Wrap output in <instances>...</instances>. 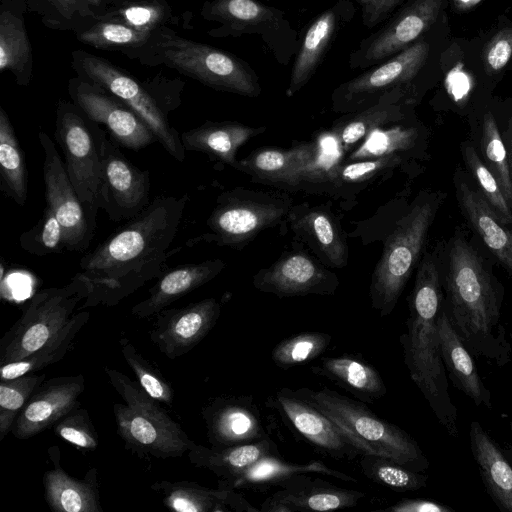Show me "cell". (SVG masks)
<instances>
[{
  "mask_svg": "<svg viewBox=\"0 0 512 512\" xmlns=\"http://www.w3.org/2000/svg\"><path fill=\"white\" fill-rule=\"evenodd\" d=\"M188 201L187 194L155 197L145 210L86 253L79 267L92 292L79 310L115 306L159 278Z\"/></svg>",
  "mask_w": 512,
  "mask_h": 512,
  "instance_id": "obj_1",
  "label": "cell"
},
{
  "mask_svg": "<svg viewBox=\"0 0 512 512\" xmlns=\"http://www.w3.org/2000/svg\"><path fill=\"white\" fill-rule=\"evenodd\" d=\"M443 304L472 355L497 367L512 360V343L501 320L502 294L477 252L454 238L449 252Z\"/></svg>",
  "mask_w": 512,
  "mask_h": 512,
  "instance_id": "obj_2",
  "label": "cell"
},
{
  "mask_svg": "<svg viewBox=\"0 0 512 512\" xmlns=\"http://www.w3.org/2000/svg\"><path fill=\"white\" fill-rule=\"evenodd\" d=\"M443 303L437 265L431 256L426 255L419 265L410 296L407 330L399 340L410 378L438 422L450 436L457 438L458 411L450 396L438 334V318Z\"/></svg>",
  "mask_w": 512,
  "mask_h": 512,
  "instance_id": "obj_3",
  "label": "cell"
},
{
  "mask_svg": "<svg viewBox=\"0 0 512 512\" xmlns=\"http://www.w3.org/2000/svg\"><path fill=\"white\" fill-rule=\"evenodd\" d=\"M294 391L327 416L361 455L385 457L417 472L428 469L430 463L415 439L373 413L362 401L327 387Z\"/></svg>",
  "mask_w": 512,
  "mask_h": 512,
  "instance_id": "obj_4",
  "label": "cell"
},
{
  "mask_svg": "<svg viewBox=\"0 0 512 512\" xmlns=\"http://www.w3.org/2000/svg\"><path fill=\"white\" fill-rule=\"evenodd\" d=\"M104 370L112 387L124 400L113 405V413L117 434L126 449L157 459L178 458L188 453L195 442L158 401L122 372L110 367Z\"/></svg>",
  "mask_w": 512,
  "mask_h": 512,
  "instance_id": "obj_5",
  "label": "cell"
},
{
  "mask_svg": "<svg viewBox=\"0 0 512 512\" xmlns=\"http://www.w3.org/2000/svg\"><path fill=\"white\" fill-rule=\"evenodd\" d=\"M91 292L90 281L79 272L64 286L35 293L0 341L1 365L22 359L49 342Z\"/></svg>",
  "mask_w": 512,
  "mask_h": 512,
  "instance_id": "obj_6",
  "label": "cell"
},
{
  "mask_svg": "<svg viewBox=\"0 0 512 512\" xmlns=\"http://www.w3.org/2000/svg\"><path fill=\"white\" fill-rule=\"evenodd\" d=\"M436 209L434 200L417 201L387 237L369 287L371 306L381 317L395 309L419 258Z\"/></svg>",
  "mask_w": 512,
  "mask_h": 512,
  "instance_id": "obj_7",
  "label": "cell"
},
{
  "mask_svg": "<svg viewBox=\"0 0 512 512\" xmlns=\"http://www.w3.org/2000/svg\"><path fill=\"white\" fill-rule=\"evenodd\" d=\"M292 199L281 193L237 187L221 193L207 219L209 232L188 243L205 241L240 248L260 232L286 220Z\"/></svg>",
  "mask_w": 512,
  "mask_h": 512,
  "instance_id": "obj_8",
  "label": "cell"
},
{
  "mask_svg": "<svg viewBox=\"0 0 512 512\" xmlns=\"http://www.w3.org/2000/svg\"><path fill=\"white\" fill-rule=\"evenodd\" d=\"M158 48L168 66L212 89L249 98L262 93L255 70L232 53L179 36H164Z\"/></svg>",
  "mask_w": 512,
  "mask_h": 512,
  "instance_id": "obj_9",
  "label": "cell"
},
{
  "mask_svg": "<svg viewBox=\"0 0 512 512\" xmlns=\"http://www.w3.org/2000/svg\"><path fill=\"white\" fill-rule=\"evenodd\" d=\"M429 50L426 41L418 40L388 60L341 83L331 94L332 110L349 114L387 99L406 101L410 85L427 62Z\"/></svg>",
  "mask_w": 512,
  "mask_h": 512,
  "instance_id": "obj_10",
  "label": "cell"
},
{
  "mask_svg": "<svg viewBox=\"0 0 512 512\" xmlns=\"http://www.w3.org/2000/svg\"><path fill=\"white\" fill-rule=\"evenodd\" d=\"M54 138L64 154L68 176L80 200L99 209L97 198L106 132L75 104L60 103Z\"/></svg>",
  "mask_w": 512,
  "mask_h": 512,
  "instance_id": "obj_11",
  "label": "cell"
},
{
  "mask_svg": "<svg viewBox=\"0 0 512 512\" xmlns=\"http://www.w3.org/2000/svg\"><path fill=\"white\" fill-rule=\"evenodd\" d=\"M203 15L221 24L211 31L213 36L257 35L282 65L299 50L301 39L284 11L259 0H212Z\"/></svg>",
  "mask_w": 512,
  "mask_h": 512,
  "instance_id": "obj_12",
  "label": "cell"
},
{
  "mask_svg": "<svg viewBox=\"0 0 512 512\" xmlns=\"http://www.w3.org/2000/svg\"><path fill=\"white\" fill-rule=\"evenodd\" d=\"M38 138L44 152L46 206L53 211L65 232L66 250L83 253L94 237L98 209L80 200L51 137L39 131Z\"/></svg>",
  "mask_w": 512,
  "mask_h": 512,
  "instance_id": "obj_13",
  "label": "cell"
},
{
  "mask_svg": "<svg viewBox=\"0 0 512 512\" xmlns=\"http://www.w3.org/2000/svg\"><path fill=\"white\" fill-rule=\"evenodd\" d=\"M80 64L93 84L119 98L145 122L170 156L178 162L184 161L186 150L182 145L181 135L170 124L156 100L138 81L108 61L93 55L82 54Z\"/></svg>",
  "mask_w": 512,
  "mask_h": 512,
  "instance_id": "obj_14",
  "label": "cell"
},
{
  "mask_svg": "<svg viewBox=\"0 0 512 512\" xmlns=\"http://www.w3.org/2000/svg\"><path fill=\"white\" fill-rule=\"evenodd\" d=\"M443 0H412L386 20L380 28L363 38L349 54L353 70L380 64L413 45L435 22Z\"/></svg>",
  "mask_w": 512,
  "mask_h": 512,
  "instance_id": "obj_15",
  "label": "cell"
},
{
  "mask_svg": "<svg viewBox=\"0 0 512 512\" xmlns=\"http://www.w3.org/2000/svg\"><path fill=\"white\" fill-rule=\"evenodd\" d=\"M233 168L254 182L290 192L313 189L323 171L316 142H303L289 149L258 148L237 160Z\"/></svg>",
  "mask_w": 512,
  "mask_h": 512,
  "instance_id": "obj_16",
  "label": "cell"
},
{
  "mask_svg": "<svg viewBox=\"0 0 512 512\" xmlns=\"http://www.w3.org/2000/svg\"><path fill=\"white\" fill-rule=\"evenodd\" d=\"M150 172L142 170L120 151L119 145L106 138L97 206L109 220H130L145 210L150 202Z\"/></svg>",
  "mask_w": 512,
  "mask_h": 512,
  "instance_id": "obj_17",
  "label": "cell"
},
{
  "mask_svg": "<svg viewBox=\"0 0 512 512\" xmlns=\"http://www.w3.org/2000/svg\"><path fill=\"white\" fill-rule=\"evenodd\" d=\"M253 286L280 298L335 294L340 282L335 273L303 250L283 253L269 267L260 269Z\"/></svg>",
  "mask_w": 512,
  "mask_h": 512,
  "instance_id": "obj_18",
  "label": "cell"
},
{
  "mask_svg": "<svg viewBox=\"0 0 512 512\" xmlns=\"http://www.w3.org/2000/svg\"><path fill=\"white\" fill-rule=\"evenodd\" d=\"M74 104L91 120L103 124L118 145L138 151L157 141L145 122L123 101L87 82L70 87Z\"/></svg>",
  "mask_w": 512,
  "mask_h": 512,
  "instance_id": "obj_19",
  "label": "cell"
},
{
  "mask_svg": "<svg viewBox=\"0 0 512 512\" xmlns=\"http://www.w3.org/2000/svg\"><path fill=\"white\" fill-rule=\"evenodd\" d=\"M220 314L221 305L215 298L182 308H165L155 315L149 336L167 358L174 360L198 345L214 327Z\"/></svg>",
  "mask_w": 512,
  "mask_h": 512,
  "instance_id": "obj_20",
  "label": "cell"
},
{
  "mask_svg": "<svg viewBox=\"0 0 512 512\" xmlns=\"http://www.w3.org/2000/svg\"><path fill=\"white\" fill-rule=\"evenodd\" d=\"M267 405L318 452L336 460H353L361 455L327 416L294 390L281 388Z\"/></svg>",
  "mask_w": 512,
  "mask_h": 512,
  "instance_id": "obj_21",
  "label": "cell"
},
{
  "mask_svg": "<svg viewBox=\"0 0 512 512\" xmlns=\"http://www.w3.org/2000/svg\"><path fill=\"white\" fill-rule=\"evenodd\" d=\"M355 14L356 7L351 0H337L310 22L291 68L287 97L294 96L312 79L337 37L351 23Z\"/></svg>",
  "mask_w": 512,
  "mask_h": 512,
  "instance_id": "obj_22",
  "label": "cell"
},
{
  "mask_svg": "<svg viewBox=\"0 0 512 512\" xmlns=\"http://www.w3.org/2000/svg\"><path fill=\"white\" fill-rule=\"evenodd\" d=\"M201 414L208 442L214 447L252 443L268 436L251 395L216 397L203 407Z\"/></svg>",
  "mask_w": 512,
  "mask_h": 512,
  "instance_id": "obj_23",
  "label": "cell"
},
{
  "mask_svg": "<svg viewBox=\"0 0 512 512\" xmlns=\"http://www.w3.org/2000/svg\"><path fill=\"white\" fill-rule=\"evenodd\" d=\"M277 486L280 489L265 499L261 512L335 511L354 507L365 497L361 491L338 487L306 473L293 475Z\"/></svg>",
  "mask_w": 512,
  "mask_h": 512,
  "instance_id": "obj_24",
  "label": "cell"
},
{
  "mask_svg": "<svg viewBox=\"0 0 512 512\" xmlns=\"http://www.w3.org/2000/svg\"><path fill=\"white\" fill-rule=\"evenodd\" d=\"M85 388L83 375L53 377L43 382L19 413L11 433L20 440L29 439L80 406Z\"/></svg>",
  "mask_w": 512,
  "mask_h": 512,
  "instance_id": "obj_25",
  "label": "cell"
},
{
  "mask_svg": "<svg viewBox=\"0 0 512 512\" xmlns=\"http://www.w3.org/2000/svg\"><path fill=\"white\" fill-rule=\"evenodd\" d=\"M297 241L308 246L328 268H344L348 247L343 230L329 205H293L286 220Z\"/></svg>",
  "mask_w": 512,
  "mask_h": 512,
  "instance_id": "obj_26",
  "label": "cell"
},
{
  "mask_svg": "<svg viewBox=\"0 0 512 512\" xmlns=\"http://www.w3.org/2000/svg\"><path fill=\"white\" fill-rule=\"evenodd\" d=\"M225 268L221 259L178 265L164 272L149 289L147 298L135 304L131 314L137 318L155 316L173 302L208 283Z\"/></svg>",
  "mask_w": 512,
  "mask_h": 512,
  "instance_id": "obj_27",
  "label": "cell"
},
{
  "mask_svg": "<svg viewBox=\"0 0 512 512\" xmlns=\"http://www.w3.org/2000/svg\"><path fill=\"white\" fill-rule=\"evenodd\" d=\"M161 497L164 505L178 512H258L234 489L207 488L196 482L181 480L157 481L151 486Z\"/></svg>",
  "mask_w": 512,
  "mask_h": 512,
  "instance_id": "obj_28",
  "label": "cell"
},
{
  "mask_svg": "<svg viewBox=\"0 0 512 512\" xmlns=\"http://www.w3.org/2000/svg\"><path fill=\"white\" fill-rule=\"evenodd\" d=\"M438 334L442 361L453 386L475 405L491 408V392L484 384L471 352L451 324L444 306L438 318Z\"/></svg>",
  "mask_w": 512,
  "mask_h": 512,
  "instance_id": "obj_29",
  "label": "cell"
},
{
  "mask_svg": "<svg viewBox=\"0 0 512 512\" xmlns=\"http://www.w3.org/2000/svg\"><path fill=\"white\" fill-rule=\"evenodd\" d=\"M469 441L488 495L500 511L512 512V465L503 449L478 421L470 423Z\"/></svg>",
  "mask_w": 512,
  "mask_h": 512,
  "instance_id": "obj_30",
  "label": "cell"
},
{
  "mask_svg": "<svg viewBox=\"0 0 512 512\" xmlns=\"http://www.w3.org/2000/svg\"><path fill=\"white\" fill-rule=\"evenodd\" d=\"M53 467L43 476L45 500L57 512H102L97 470L90 469L84 479L70 476L59 463L58 447H51Z\"/></svg>",
  "mask_w": 512,
  "mask_h": 512,
  "instance_id": "obj_31",
  "label": "cell"
},
{
  "mask_svg": "<svg viewBox=\"0 0 512 512\" xmlns=\"http://www.w3.org/2000/svg\"><path fill=\"white\" fill-rule=\"evenodd\" d=\"M278 454L277 445L269 436L252 443L226 447H206L195 443L187 453L191 464L218 476L219 485L234 480L260 459Z\"/></svg>",
  "mask_w": 512,
  "mask_h": 512,
  "instance_id": "obj_32",
  "label": "cell"
},
{
  "mask_svg": "<svg viewBox=\"0 0 512 512\" xmlns=\"http://www.w3.org/2000/svg\"><path fill=\"white\" fill-rule=\"evenodd\" d=\"M311 371L342 387L362 402H375L387 393L380 373L358 354L323 357L311 367Z\"/></svg>",
  "mask_w": 512,
  "mask_h": 512,
  "instance_id": "obj_33",
  "label": "cell"
},
{
  "mask_svg": "<svg viewBox=\"0 0 512 512\" xmlns=\"http://www.w3.org/2000/svg\"><path fill=\"white\" fill-rule=\"evenodd\" d=\"M265 130L266 127H251L235 121H206L183 132L181 142L186 151L202 152L234 167L238 150Z\"/></svg>",
  "mask_w": 512,
  "mask_h": 512,
  "instance_id": "obj_34",
  "label": "cell"
},
{
  "mask_svg": "<svg viewBox=\"0 0 512 512\" xmlns=\"http://www.w3.org/2000/svg\"><path fill=\"white\" fill-rule=\"evenodd\" d=\"M403 160L402 156H389L335 163L324 171L315 191L339 198L356 195L375 181L384 179Z\"/></svg>",
  "mask_w": 512,
  "mask_h": 512,
  "instance_id": "obj_35",
  "label": "cell"
},
{
  "mask_svg": "<svg viewBox=\"0 0 512 512\" xmlns=\"http://www.w3.org/2000/svg\"><path fill=\"white\" fill-rule=\"evenodd\" d=\"M406 103L387 99L363 111L344 114L338 118L331 129V136L339 148L341 159L343 160L372 131L403 121Z\"/></svg>",
  "mask_w": 512,
  "mask_h": 512,
  "instance_id": "obj_36",
  "label": "cell"
},
{
  "mask_svg": "<svg viewBox=\"0 0 512 512\" xmlns=\"http://www.w3.org/2000/svg\"><path fill=\"white\" fill-rule=\"evenodd\" d=\"M461 206L486 246L512 276V232L487 200L466 183L459 186Z\"/></svg>",
  "mask_w": 512,
  "mask_h": 512,
  "instance_id": "obj_37",
  "label": "cell"
},
{
  "mask_svg": "<svg viewBox=\"0 0 512 512\" xmlns=\"http://www.w3.org/2000/svg\"><path fill=\"white\" fill-rule=\"evenodd\" d=\"M303 473H320L339 480L357 482V480L342 472L328 467L321 461H311L305 464H297L283 461L280 455L266 456L234 480L219 485V487L230 489H262L269 486H277L281 481Z\"/></svg>",
  "mask_w": 512,
  "mask_h": 512,
  "instance_id": "obj_38",
  "label": "cell"
},
{
  "mask_svg": "<svg viewBox=\"0 0 512 512\" xmlns=\"http://www.w3.org/2000/svg\"><path fill=\"white\" fill-rule=\"evenodd\" d=\"M90 313L78 310L67 325L40 349L17 361L2 364L0 380L14 379L35 373L59 362L74 347V341L81 329L88 323Z\"/></svg>",
  "mask_w": 512,
  "mask_h": 512,
  "instance_id": "obj_39",
  "label": "cell"
},
{
  "mask_svg": "<svg viewBox=\"0 0 512 512\" xmlns=\"http://www.w3.org/2000/svg\"><path fill=\"white\" fill-rule=\"evenodd\" d=\"M0 188L17 205H25L28 192L25 154L3 107H0Z\"/></svg>",
  "mask_w": 512,
  "mask_h": 512,
  "instance_id": "obj_40",
  "label": "cell"
},
{
  "mask_svg": "<svg viewBox=\"0 0 512 512\" xmlns=\"http://www.w3.org/2000/svg\"><path fill=\"white\" fill-rule=\"evenodd\" d=\"M404 121V120H403ZM403 121L372 131L340 162H355L389 156H402L415 147L419 130Z\"/></svg>",
  "mask_w": 512,
  "mask_h": 512,
  "instance_id": "obj_41",
  "label": "cell"
},
{
  "mask_svg": "<svg viewBox=\"0 0 512 512\" xmlns=\"http://www.w3.org/2000/svg\"><path fill=\"white\" fill-rule=\"evenodd\" d=\"M359 465L368 479L395 492L415 491L427 486V475L385 457L362 454Z\"/></svg>",
  "mask_w": 512,
  "mask_h": 512,
  "instance_id": "obj_42",
  "label": "cell"
},
{
  "mask_svg": "<svg viewBox=\"0 0 512 512\" xmlns=\"http://www.w3.org/2000/svg\"><path fill=\"white\" fill-rule=\"evenodd\" d=\"M331 335L323 332H302L279 342L271 352L273 363L289 369L316 359L329 346Z\"/></svg>",
  "mask_w": 512,
  "mask_h": 512,
  "instance_id": "obj_43",
  "label": "cell"
},
{
  "mask_svg": "<svg viewBox=\"0 0 512 512\" xmlns=\"http://www.w3.org/2000/svg\"><path fill=\"white\" fill-rule=\"evenodd\" d=\"M45 376L31 373L0 380V441L11 432L19 413L44 382Z\"/></svg>",
  "mask_w": 512,
  "mask_h": 512,
  "instance_id": "obj_44",
  "label": "cell"
},
{
  "mask_svg": "<svg viewBox=\"0 0 512 512\" xmlns=\"http://www.w3.org/2000/svg\"><path fill=\"white\" fill-rule=\"evenodd\" d=\"M31 56L23 22L8 11L0 16V70L21 72Z\"/></svg>",
  "mask_w": 512,
  "mask_h": 512,
  "instance_id": "obj_45",
  "label": "cell"
},
{
  "mask_svg": "<svg viewBox=\"0 0 512 512\" xmlns=\"http://www.w3.org/2000/svg\"><path fill=\"white\" fill-rule=\"evenodd\" d=\"M20 247L35 256L66 250L65 232L53 211L46 206L37 223L19 237Z\"/></svg>",
  "mask_w": 512,
  "mask_h": 512,
  "instance_id": "obj_46",
  "label": "cell"
},
{
  "mask_svg": "<svg viewBox=\"0 0 512 512\" xmlns=\"http://www.w3.org/2000/svg\"><path fill=\"white\" fill-rule=\"evenodd\" d=\"M119 344L121 353L140 386L159 403L172 405V387L160 371L137 351L129 339L121 338Z\"/></svg>",
  "mask_w": 512,
  "mask_h": 512,
  "instance_id": "obj_47",
  "label": "cell"
},
{
  "mask_svg": "<svg viewBox=\"0 0 512 512\" xmlns=\"http://www.w3.org/2000/svg\"><path fill=\"white\" fill-rule=\"evenodd\" d=\"M150 32L140 30L125 22H101L83 32L81 42L99 49H119L142 45Z\"/></svg>",
  "mask_w": 512,
  "mask_h": 512,
  "instance_id": "obj_48",
  "label": "cell"
},
{
  "mask_svg": "<svg viewBox=\"0 0 512 512\" xmlns=\"http://www.w3.org/2000/svg\"><path fill=\"white\" fill-rule=\"evenodd\" d=\"M482 143L484 155L489 163V169L496 177L508 204L512 206V178L507 152L497 123L491 113H486L483 119Z\"/></svg>",
  "mask_w": 512,
  "mask_h": 512,
  "instance_id": "obj_49",
  "label": "cell"
},
{
  "mask_svg": "<svg viewBox=\"0 0 512 512\" xmlns=\"http://www.w3.org/2000/svg\"><path fill=\"white\" fill-rule=\"evenodd\" d=\"M53 429L58 437L83 452L94 451L98 447V434L85 408L76 407L58 420Z\"/></svg>",
  "mask_w": 512,
  "mask_h": 512,
  "instance_id": "obj_50",
  "label": "cell"
},
{
  "mask_svg": "<svg viewBox=\"0 0 512 512\" xmlns=\"http://www.w3.org/2000/svg\"><path fill=\"white\" fill-rule=\"evenodd\" d=\"M464 150L466 162L471 168L477 182L481 186L485 199L504 224H512V211L510 209V205L508 204L496 177L489 167L481 161L473 147L466 145Z\"/></svg>",
  "mask_w": 512,
  "mask_h": 512,
  "instance_id": "obj_51",
  "label": "cell"
},
{
  "mask_svg": "<svg viewBox=\"0 0 512 512\" xmlns=\"http://www.w3.org/2000/svg\"><path fill=\"white\" fill-rule=\"evenodd\" d=\"M120 17L128 25L151 32L163 19L164 10L152 3H135L120 11Z\"/></svg>",
  "mask_w": 512,
  "mask_h": 512,
  "instance_id": "obj_52",
  "label": "cell"
},
{
  "mask_svg": "<svg viewBox=\"0 0 512 512\" xmlns=\"http://www.w3.org/2000/svg\"><path fill=\"white\" fill-rule=\"evenodd\" d=\"M361 9L362 24L367 28L382 25L405 0H354Z\"/></svg>",
  "mask_w": 512,
  "mask_h": 512,
  "instance_id": "obj_53",
  "label": "cell"
},
{
  "mask_svg": "<svg viewBox=\"0 0 512 512\" xmlns=\"http://www.w3.org/2000/svg\"><path fill=\"white\" fill-rule=\"evenodd\" d=\"M512 56V29L500 31L489 43L485 52V62L489 71L497 72L504 68Z\"/></svg>",
  "mask_w": 512,
  "mask_h": 512,
  "instance_id": "obj_54",
  "label": "cell"
},
{
  "mask_svg": "<svg viewBox=\"0 0 512 512\" xmlns=\"http://www.w3.org/2000/svg\"><path fill=\"white\" fill-rule=\"evenodd\" d=\"M388 512H454L445 504L425 499H402L395 504L382 509Z\"/></svg>",
  "mask_w": 512,
  "mask_h": 512,
  "instance_id": "obj_55",
  "label": "cell"
},
{
  "mask_svg": "<svg viewBox=\"0 0 512 512\" xmlns=\"http://www.w3.org/2000/svg\"><path fill=\"white\" fill-rule=\"evenodd\" d=\"M446 82L448 91L457 100L466 95L470 89L468 76L458 67L448 73Z\"/></svg>",
  "mask_w": 512,
  "mask_h": 512,
  "instance_id": "obj_56",
  "label": "cell"
},
{
  "mask_svg": "<svg viewBox=\"0 0 512 512\" xmlns=\"http://www.w3.org/2000/svg\"><path fill=\"white\" fill-rule=\"evenodd\" d=\"M58 5L65 8L68 11H72L73 8H77L80 0H54Z\"/></svg>",
  "mask_w": 512,
  "mask_h": 512,
  "instance_id": "obj_57",
  "label": "cell"
},
{
  "mask_svg": "<svg viewBox=\"0 0 512 512\" xmlns=\"http://www.w3.org/2000/svg\"><path fill=\"white\" fill-rule=\"evenodd\" d=\"M459 5L462 7H470L476 3H478L480 0H457Z\"/></svg>",
  "mask_w": 512,
  "mask_h": 512,
  "instance_id": "obj_58",
  "label": "cell"
},
{
  "mask_svg": "<svg viewBox=\"0 0 512 512\" xmlns=\"http://www.w3.org/2000/svg\"><path fill=\"white\" fill-rule=\"evenodd\" d=\"M503 452H504L505 456L507 457V459L509 460V462L512 465V445H509V446L505 447L503 449Z\"/></svg>",
  "mask_w": 512,
  "mask_h": 512,
  "instance_id": "obj_59",
  "label": "cell"
},
{
  "mask_svg": "<svg viewBox=\"0 0 512 512\" xmlns=\"http://www.w3.org/2000/svg\"><path fill=\"white\" fill-rule=\"evenodd\" d=\"M90 5L98 6L101 4L102 0H82Z\"/></svg>",
  "mask_w": 512,
  "mask_h": 512,
  "instance_id": "obj_60",
  "label": "cell"
},
{
  "mask_svg": "<svg viewBox=\"0 0 512 512\" xmlns=\"http://www.w3.org/2000/svg\"><path fill=\"white\" fill-rule=\"evenodd\" d=\"M510 429L512 431V418H511V421H510Z\"/></svg>",
  "mask_w": 512,
  "mask_h": 512,
  "instance_id": "obj_61",
  "label": "cell"
},
{
  "mask_svg": "<svg viewBox=\"0 0 512 512\" xmlns=\"http://www.w3.org/2000/svg\"><path fill=\"white\" fill-rule=\"evenodd\" d=\"M511 148H512V129H511Z\"/></svg>",
  "mask_w": 512,
  "mask_h": 512,
  "instance_id": "obj_62",
  "label": "cell"
}]
</instances>
